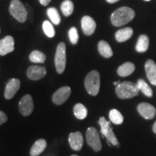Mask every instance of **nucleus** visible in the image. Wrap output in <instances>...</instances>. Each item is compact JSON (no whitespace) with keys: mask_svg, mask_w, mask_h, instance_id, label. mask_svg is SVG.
Listing matches in <instances>:
<instances>
[{"mask_svg":"<svg viewBox=\"0 0 156 156\" xmlns=\"http://www.w3.org/2000/svg\"><path fill=\"white\" fill-rule=\"evenodd\" d=\"M133 35V30L129 27L120 29L115 34V38L118 42H124L129 40Z\"/></svg>","mask_w":156,"mask_h":156,"instance_id":"f3484780","label":"nucleus"},{"mask_svg":"<svg viewBox=\"0 0 156 156\" xmlns=\"http://www.w3.org/2000/svg\"><path fill=\"white\" fill-rule=\"evenodd\" d=\"M29 58L34 63H44L46 60V55L44 53H42L40 51H33L31 52Z\"/></svg>","mask_w":156,"mask_h":156,"instance_id":"a878e982","label":"nucleus"},{"mask_svg":"<svg viewBox=\"0 0 156 156\" xmlns=\"http://www.w3.org/2000/svg\"><path fill=\"white\" fill-rule=\"evenodd\" d=\"M73 112L76 118L83 120L86 118L87 115V109L82 103H77L73 108Z\"/></svg>","mask_w":156,"mask_h":156,"instance_id":"4be33fe9","label":"nucleus"},{"mask_svg":"<svg viewBox=\"0 0 156 156\" xmlns=\"http://www.w3.org/2000/svg\"><path fill=\"white\" fill-rule=\"evenodd\" d=\"M20 87V81L16 78H12L9 80L5 90V97L7 100H10L15 96Z\"/></svg>","mask_w":156,"mask_h":156,"instance_id":"9d476101","label":"nucleus"},{"mask_svg":"<svg viewBox=\"0 0 156 156\" xmlns=\"http://www.w3.org/2000/svg\"><path fill=\"white\" fill-rule=\"evenodd\" d=\"M51 0H39L40 3L43 6H47L48 4L51 2Z\"/></svg>","mask_w":156,"mask_h":156,"instance_id":"7c9ffc66","label":"nucleus"},{"mask_svg":"<svg viewBox=\"0 0 156 156\" xmlns=\"http://www.w3.org/2000/svg\"><path fill=\"white\" fill-rule=\"evenodd\" d=\"M136 84L129 81H124L120 83L116 87V93L121 99L132 98L139 94Z\"/></svg>","mask_w":156,"mask_h":156,"instance_id":"f03ea898","label":"nucleus"},{"mask_svg":"<svg viewBox=\"0 0 156 156\" xmlns=\"http://www.w3.org/2000/svg\"><path fill=\"white\" fill-rule=\"evenodd\" d=\"M120 83V81H117V82H114V85H116V86H117V85H119V84Z\"/></svg>","mask_w":156,"mask_h":156,"instance_id":"72a5a7b5","label":"nucleus"},{"mask_svg":"<svg viewBox=\"0 0 156 156\" xmlns=\"http://www.w3.org/2000/svg\"><path fill=\"white\" fill-rule=\"evenodd\" d=\"M46 74V69L40 66H30L27 70V76L32 80H38L44 77Z\"/></svg>","mask_w":156,"mask_h":156,"instance_id":"4468645a","label":"nucleus"},{"mask_svg":"<svg viewBox=\"0 0 156 156\" xmlns=\"http://www.w3.org/2000/svg\"><path fill=\"white\" fill-rule=\"evenodd\" d=\"M137 111L145 119H152L156 114L155 108L147 103H141L137 106Z\"/></svg>","mask_w":156,"mask_h":156,"instance_id":"9b49d317","label":"nucleus"},{"mask_svg":"<svg viewBox=\"0 0 156 156\" xmlns=\"http://www.w3.org/2000/svg\"><path fill=\"white\" fill-rule=\"evenodd\" d=\"M98 48L100 54L105 58H110L113 56V51L110 45L105 41H101L98 45Z\"/></svg>","mask_w":156,"mask_h":156,"instance_id":"412c9836","label":"nucleus"},{"mask_svg":"<svg viewBox=\"0 0 156 156\" xmlns=\"http://www.w3.org/2000/svg\"><path fill=\"white\" fill-rule=\"evenodd\" d=\"M135 69V66L132 62H125L117 69V73L121 77H127L132 75Z\"/></svg>","mask_w":156,"mask_h":156,"instance_id":"6ab92c4d","label":"nucleus"},{"mask_svg":"<svg viewBox=\"0 0 156 156\" xmlns=\"http://www.w3.org/2000/svg\"><path fill=\"white\" fill-rule=\"evenodd\" d=\"M99 125L101 126V132L106 138L107 142L108 144H112L113 145L119 147L118 140H117L116 135L113 132L112 126H110V123L107 122L105 117H101L98 121Z\"/></svg>","mask_w":156,"mask_h":156,"instance_id":"39448f33","label":"nucleus"},{"mask_svg":"<svg viewBox=\"0 0 156 156\" xmlns=\"http://www.w3.org/2000/svg\"><path fill=\"white\" fill-rule=\"evenodd\" d=\"M149 47V38L147 35H141L138 38L136 44V51L140 53L145 52Z\"/></svg>","mask_w":156,"mask_h":156,"instance_id":"aec40b11","label":"nucleus"},{"mask_svg":"<svg viewBox=\"0 0 156 156\" xmlns=\"http://www.w3.org/2000/svg\"><path fill=\"white\" fill-rule=\"evenodd\" d=\"M68 36H69V41L73 45H75L77 44L78 40H79V35H78V32L77 28L75 27H72L69 30L68 32Z\"/></svg>","mask_w":156,"mask_h":156,"instance_id":"c85d7f7f","label":"nucleus"},{"mask_svg":"<svg viewBox=\"0 0 156 156\" xmlns=\"http://www.w3.org/2000/svg\"><path fill=\"white\" fill-rule=\"evenodd\" d=\"M9 13L20 23H25L28 17V12L20 0H12L9 8Z\"/></svg>","mask_w":156,"mask_h":156,"instance_id":"20e7f679","label":"nucleus"},{"mask_svg":"<svg viewBox=\"0 0 156 156\" xmlns=\"http://www.w3.org/2000/svg\"><path fill=\"white\" fill-rule=\"evenodd\" d=\"M107 2L110 3V4H114L115 2H116L119 1V0H106Z\"/></svg>","mask_w":156,"mask_h":156,"instance_id":"2f4dec72","label":"nucleus"},{"mask_svg":"<svg viewBox=\"0 0 156 156\" xmlns=\"http://www.w3.org/2000/svg\"><path fill=\"white\" fill-rule=\"evenodd\" d=\"M71 156H78V155H71Z\"/></svg>","mask_w":156,"mask_h":156,"instance_id":"f704fd0d","label":"nucleus"},{"mask_svg":"<svg viewBox=\"0 0 156 156\" xmlns=\"http://www.w3.org/2000/svg\"><path fill=\"white\" fill-rule=\"evenodd\" d=\"M153 131L154 133L156 134V121H155V122L154 123V124L153 126Z\"/></svg>","mask_w":156,"mask_h":156,"instance_id":"473e14b6","label":"nucleus"},{"mask_svg":"<svg viewBox=\"0 0 156 156\" xmlns=\"http://www.w3.org/2000/svg\"><path fill=\"white\" fill-rule=\"evenodd\" d=\"M46 145H47V143L44 139H39L37 140L31 147L30 151V156H38L40 155L46 149Z\"/></svg>","mask_w":156,"mask_h":156,"instance_id":"a211bd4d","label":"nucleus"},{"mask_svg":"<svg viewBox=\"0 0 156 156\" xmlns=\"http://www.w3.org/2000/svg\"><path fill=\"white\" fill-rule=\"evenodd\" d=\"M136 86H137L138 89L140 91L145 95L147 97H152L153 96V90L151 88V87L147 85V83L142 79H139L136 83Z\"/></svg>","mask_w":156,"mask_h":156,"instance_id":"5701e85b","label":"nucleus"},{"mask_svg":"<svg viewBox=\"0 0 156 156\" xmlns=\"http://www.w3.org/2000/svg\"><path fill=\"white\" fill-rule=\"evenodd\" d=\"M86 141L87 145L95 152H99L102 148L99 133L94 127H89L86 132Z\"/></svg>","mask_w":156,"mask_h":156,"instance_id":"0eeeda50","label":"nucleus"},{"mask_svg":"<svg viewBox=\"0 0 156 156\" xmlns=\"http://www.w3.org/2000/svg\"><path fill=\"white\" fill-rule=\"evenodd\" d=\"M15 49L14 38L10 36H7L0 40V55L5 56L11 53Z\"/></svg>","mask_w":156,"mask_h":156,"instance_id":"f8f14e48","label":"nucleus"},{"mask_svg":"<svg viewBox=\"0 0 156 156\" xmlns=\"http://www.w3.org/2000/svg\"><path fill=\"white\" fill-rule=\"evenodd\" d=\"M145 69L148 80L152 85L156 86V64L155 62L151 59L147 60L145 63Z\"/></svg>","mask_w":156,"mask_h":156,"instance_id":"dca6fc26","label":"nucleus"},{"mask_svg":"<svg viewBox=\"0 0 156 156\" xmlns=\"http://www.w3.org/2000/svg\"><path fill=\"white\" fill-rule=\"evenodd\" d=\"M134 16L135 13L133 9L128 7H122L112 13L111 20L114 26L119 27L127 24L134 19Z\"/></svg>","mask_w":156,"mask_h":156,"instance_id":"f257e3e1","label":"nucleus"},{"mask_svg":"<svg viewBox=\"0 0 156 156\" xmlns=\"http://www.w3.org/2000/svg\"><path fill=\"white\" fill-rule=\"evenodd\" d=\"M81 26L84 34L87 36H91L96 28V23L91 17L84 16L81 20Z\"/></svg>","mask_w":156,"mask_h":156,"instance_id":"2eb2a0df","label":"nucleus"},{"mask_svg":"<svg viewBox=\"0 0 156 156\" xmlns=\"http://www.w3.org/2000/svg\"><path fill=\"white\" fill-rule=\"evenodd\" d=\"M66 45L64 43L61 42L58 44L56 48V51L55 54V67L56 71L58 74L64 73L66 67Z\"/></svg>","mask_w":156,"mask_h":156,"instance_id":"423d86ee","label":"nucleus"},{"mask_svg":"<svg viewBox=\"0 0 156 156\" xmlns=\"http://www.w3.org/2000/svg\"><path fill=\"white\" fill-rule=\"evenodd\" d=\"M0 31H1V30H0Z\"/></svg>","mask_w":156,"mask_h":156,"instance_id":"e433bc0d","label":"nucleus"},{"mask_svg":"<svg viewBox=\"0 0 156 156\" xmlns=\"http://www.w3.org/2000/svg\"><path fill=\"white\" fill-rule=\"evenodd\" d=\"M7 121V116L5 112L0 111V125L5 123Z\"/></svg>","mask_w":156,"mask_h":156,"instance_id":"c756f323","label":"nucleus"},{"mask_svg":"<svg viewBox=\"0 0 156 156\" xmlns=\"http://www.w3.org/2000/svg\"><path fill=\"white\" fill-rule=\"evenodd\" d=\"M100 74L96 70H93L86 75L85 79V87L90 95L95 96L100 90Z\"/></svg>","mask_w":156,"mask_h":156,"instance_id":"7ed1b4c3","label":"nucleus"},{"mask_svg":"<svg viewBox=\"0 0 156 156\" xmlns=\"http://www.w3.org/2000/svg\"><path fill=\"white\" fill-rule=\"evenodd\" d=\"M34 101L30 95H25L21 98L19 103V111L21 114L27 116L32 114L34 111Z\"/></svg>","mask_w":156,"mask_h":156,"instance_id":"6e6552de","label":"nucleus"},{"mask_svg":"<svg viewBox=\"0 0 156 156\" xmlns=\"http://www.w3.org/2000/svg\"><path fill=\"white\" fill-rule=\"evenodd\" d=\"M47 15L52 23L55 25H58L61 22V17L57 9L54 7H50L47 9Z\"/></svg>","mask_w":156,"mask_h":156,"instance_id":"bb28decb","label":"nucleus"},{"mask_svg":"<svg viewBox=\"0 0 156 156\" xmlns=\"http://www.w3.org/2000/svg\"><path fill=\"white\" fill-rule=\"evenodd\" d=\"M109 119L111 122L115 124H122L124 122L122 114L116 109H112L109 112Z\"/></svg>","mask_w":156,"mask_h":156,"instance_id":"393cba45","label":"nucleus"},{"mask_svg":"<svg viewBox=\"0 0 156 156\" xmlns=\"http://www.w3.org/2000/svg\"><path fill=\"white\" fill-rule=\"evenodd\" d=\"M69 143L73 151H80L83 145V136L80 132H72L69 135Z\"/></svg>","mask_w":156,"mask_h":156,"instance_id":"ddd939ff","label":"nucleus"},{"mask_svg":"<svg viewBox=\"0 0 156 156\" xmlns=\"http://www.w3.org/2000/svg\"><path fill=\"white\" fill-rule=\"evenodd\" d=\"M145 1H147V2H149V1H151V0H145Z\"/></svg>","mask_w":156,"mask_h":156,"instance_id":"c9c22d12","label":"nucleus"},{"mask_svg":"<svg viewBox=\"0 0 156 156\" xmlns=\"http://www.w3.org/2000/svg\"><path fill=\"white\" fill-rule=\"evenodd\" d=\"M43 30H44L45 34L49 38H53L55 36V30H54L53 25L49 21L45 20L43 23Z\"/></svg>","mask_w":156,"mask_h":156,"instance_id":"cd10ccee","label":"nucleus"},{"mask_svg":"<svg viewBox=\"0 0 156 156\" xmlns=\"http://www.w3.org/2000/svg\"><path fill=\"white\" fill-rule=\"evenodd\" d=\"M61 9L64 16H70L74 11L73 2L70 0H64L61 5Z\"/></svg>","mask_w":156,"mask_h":156,"instance_id":"b1692460","label":"nucleus"},{"mask_svg":"<svg viewBox=\"0 0 156 156\" xmlns=\"http://www.w3.org/2000/svg\"><path fill=\"white\" fill-rule=\"evenodd\" d=\"M71 95V88L69 86H64L58 89L52 96V101L56 105H62L67 101Z\"/></svg>","mask_w":156,"mask_h":156,"instance_id":"1a4fd4ad","label":"nucleus"}]
</instances>
